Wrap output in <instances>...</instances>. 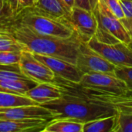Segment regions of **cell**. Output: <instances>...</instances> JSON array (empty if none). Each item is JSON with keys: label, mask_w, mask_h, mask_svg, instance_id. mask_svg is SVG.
Wrapping results in <instances>:
<instances>
[{"label": "cell", "mask_w": 132, "mask_h": 132, "mask_svg": "<svg viewBox=\"0 0 132 132\" xmlns=\"http://www.w3.org/2000/svg\"><path fill=\"white\" fill-rule=\"evenodd\" d=\"M0 32L20 44L26 50L35 54L53 56L76 64L80 43L75 34L70 38H58L36 33L12 20L7 15L0 18Z\"/></svg>", "instance_id": "1"}, {"label": "cell", "mask_w": 132, "mask_h": 132, "mask_svg": "<svg viewBox=\"0 0 132 132\" xmlns=\"http://www.w3.org/2000/svg\"><path fill=\"white\" fill-rule=\"evenodd\" d=\"M62 92L61 97L40 104L50 110L55 118H70L86 123L118 113L114 108L99 104L80 94L72 91Z\"/></svg>", "instance_id": "2"}, {"label": "cell", "mask_w": 132, "mask_h": 132, "mask_svg": "<svg viewBox=\"0 0 132 132\" xmlns=\"http://www.w3.org/2000/svg\"><path fill=\"white\" fill-rule=\"evenodd\" d=\"M8 16L15 22L25 26L32 31L41 35L67 39L70 38L76 34L67 22L34 13L29 9L15 16Z\"/></svg>", "instance_id": "3"}, {"label": "cell", "mask_w": 132, "mask_h": 132, "mask_svg": "<svg viewBox=\"0 0 132 132\" xmlns=\"http://www.w3.org/2000/svg\"><path fill=\"white\" fill-rule=\"evenodd\" d=\"M67 22L79 39L86 43L94 36L98 26L97 18L93 11L77 6H74L69 12Z\"/></svg>", "instance_id": "4"}, {"label": "cell", "mask_w": 132, "mask_h": 132, "mask_svg": "<svg viewBox=\"0 0 132 132\" xmlns=\"http://www.w3.org/2000/svg\"><path fill=\"white\" fill-rule=\"evenodd\" d=\"M77 67L84 74L102 73L114 75L115 65L93 50L86 43H81L77 56Z\"/></svg>", "instance_id": "5"}, {"label": "cell", "mask_w": 132, "mask_h": 132, "mask_svg": "<svg viewBox=\"0 0 132 132\" xmlns=\"http://www.w3.org/2000/svg\"><path fill=\"white\" fill-rule=\"evenodd\" d=\"M87 45L110 63L117 66H132V50L129 45L121 41L107 44L93 37Z\"/></svg>", "instance_id": "6"}, {"label": "cell", "mask_w": 132, "mask_h": 132, "mask_svg": "<svg viewBox=\"0 0 132 132\" xmlns=\"http://www.w3.org/2000/svg\"><path fill=\"white\" fill-rule=\"evenodd\" d=\"M19 69L26 77L38 84H53L56 77L46 65L36 59L31 52L26 50L22 52Z\"/></svg>", "instance_id": "7"}, {"label": "cell", "mask_w": 132, "mask_h": 132, "mask_svg": "<svg viewBox=\"0 0 132 132\" xmlns=\"http://www.w3.org/2000/svg\"><path fill=\"white\" fill-rule=\"evenodd\" d=\"M93 12L97 18L99 26L114 36L118 40L127 44L131 42V37L121 20L108 9L101 0H97L93 9Z\"/></svg>", "instance_id": "8"}, {"label": "cell", "mask_w": 132, "mask_h": 132, "mask_svg": "<svg viewBox=\"0 0 132 132\" xmlns=\"http://www.w3.org/2000/svg\"><path fill=\"white\" fill-rule=\"evenodd\" d=\"M53 118H55L53 113L39 104L19 105L0 108V119L50 121Z\"/></svg>", "instance_id": "9"}, {"label": "cell", "mask_w": 132, "mask_h": 132, "mask_svg": "<svg viewBox=\"0 0 132 132\" xmlns=\"http://www.w3.org/2000/svg\"><path fill=\"white\" fill-rule=\"evenodd\" d=\"M32 54L36 59L46 65L53 72L56 77L73 83H80L84 73L80 70L76 64H73L64 60L53 56L35 53Z\"/></svg>", "instance_id": "10"}, {"label": "cell", "mask_w": 132, "mask_h": 132, "mask_svg": "<svg viewBox=\"0 0 132 132\" xmlns=\"http://www.w3.org/2000/svg\"><path fill=\"white\" fill-rule=\"evenodd\" d=\"M79 84L87 88L107 90L127 88L125 84L114 75L102 73H85Z\"/></svg>", "instance_id": "11"}, {"label": "cell", "mask_w": 132, "mask_h": 132, "mask_svg": "<svg viewBox=\"0 0 132 132\" xmlns=\"http://www.w3.org/2000/svg\"><path fill=\"white\" fill-rule=\"evenodd\" d=\"M25 96L40 105L61 97L63 96V92L56 84L39 83L26 91Z\"/></svg>", "instance_id": "12"}, {"label": "cell", "mask_w": 132, "mask_h": 132, "mask_svg": "<svg viewBox=\"0 0 132 132\" xmlns=\"http://www.w3.org/2000/svg\"><path fill=\"white\" fill-rule=\"evenodd\" d=\"M29 9L41 15L67 22L69 12L60 0H36L34 5Z\"/></svg>", "instance_id": "13"}, {"label": "cell", "mask_w": 132, "mask_h": 132, "mask_svg": "<svg viewBox=\"0 0 132 132\" xmlns=\"http://www.w3.org/2000/svg\"><path fill=\"white\" fill-rule=\"evenodd\" d=\"M49 121L45 120L0 119V132H42Z\"/></svg>", "instance_id": "14"}, {"label": "cell", "mask_w": 132, "mask_h": 132, "mask_svg": "<svg viewBox=\"0 0 132 132\" xmlns=\"http://www.w3.org/2000/svg\"><path fill=\"white\" fill-rule=\"evenodd\" d=\"M84 124L70 118H53L42 132H83Z\"/></svg>", "instance_id": "15"}, {"label": "cell", "mask_w": 132, "mask_h": 132, "mask_svg": "<svg viewBox=\"0 0 132 132\" xmlns=\"http://www.w3.org/2000/svg\"><path fill=\"white\" fill-rule=\"evenodd\" d=\"M37 84L38 83L31 80H0V91L25 96L26 91L36 86Z\"/></svg>", "instance_id": "16"}, {"label": "cell", "mask_w": 132, "mask_h": 132, "mask_svg": "<svg viewBox=\"0 0 132 132\" xmlns=\"http://www.w3.org/2000/svg\"><path fill=\"white\" fill-rule=\"evenodd\" d=\"M117 114L84 123L83 132H114Z\"/></svg>", "instance_id": "17"}, {"label": "cell", "mask_w": 132, "mask_h": 132, "mask_svg": "<svg viewBox=\"0 0 132 132\" xmlns=\"http://www.w3.org/2000/svg\"><path fill=\"white\" fill-rule=\"evenodd\" d=\"M29 104H38L24 95L0 91V108Z\"/></svg>", "instance_id": "18"}, {"label": "cell", "mask_w": 132, "mask_h": 132, "mask_svg": "<svg viewBox=\"0 0 132 132\" xmlns=\"http://www.w3.org/2000/svg\"><path fill=\"white\" fill-rule=\"evenodd\" d=\"M36 0H6L5 15L15 16L24 10L32 8Z\"/></svg>", "instance_id": "19"}, {"label": "cell", "mask_w": 132, "mask_h": 132, "mask_svg": "<svg viewBox=\"0 0 132 132\" xmlns=\"http://www.w3.org/2000/svg\"><path fill=\"white\" fill-rule=\"evenodd\" d=\"M22 51H0V66L19 67Z\"/></svg>", "instance_id": "20"}, {"label": "cell", "mask_w": 132, "mask_h": 132, "mask_svg": "<svg viewBox=\"0 0 132 132\" xmlns=\"http://www.w3.org/2000/svg\"><path fill=\"white\" fill-rule=\"evenodd\" d=\"M114 132H132V114L118 112Z\"/></svg>", "instance_id": "21"}, {"label": "cell", "mask_w": 132, "mask_h": 132, "mask_svg": "<svg viewBox=\"0 0 132 132\" xmlns=\"http://www.w3.org/2000/svg\"><path fill=\"white\" fill-rule=\"evenodd\" d=\"M114 76L122 80L128 89L132 90V66H117Z\"/></svg>", "instance_id": "22"}, {"label": "cell", "mask_w": 132, "mask_h": 132, "mask_svg": "<svg viewBox=\"0 0 132 132\" xmlns=\"http://www.w3.org/2000/svg\"><path fill=\"white\" fill-rule=\"evenodd\" d=\"M22 51L25 49L9 36L0 32V51Z\"/></svg>", "instance_id": "23"}, {"label": "cell", "mask_w": 132, "mask_h": 132, "mask_svg": "<svg viewBox=\"0 0 132 132\" xmlns=\"http://www.w3.org/2000/svg\"><path fill=\"white\" fill-rule=\"evenodd\" d=\"M0 80H26V77L19 68H0Z\"/></svg>", "instance_id": "24"}, {"label": "cell", "mask_w": 132, "mask_h": 132, "mask_svg": "<svg viewBox=\"0 0 132 132\" xmlns=\"http://www.w3.org/2000/svg\"><path fill=\"white\" fill-rule=\"evenodd\" d=\"M120 2L125 15V17L120 20L128 32L132 25V0H120Z\"/></svg>", "instance_id": "25"}, {"label": "cell", "mask_w": 132, "mask_h": 132, "mask_svg": "<svg viewBox=\"0 0 132 132\" xmlns=\"http://www.w3.org/2000/svg\"><path fill=\"white\" fill-rule=\"evenodd\" d=\"M94 37L99 42L107 44H113L120 42V40H118L114 36L99 25L97 26V29Z\"/></svg>", "instance_id": "26"}, {"label": "cell", "mask_w": 132, "mask_h": 132, "mask_svg": "<svg viewBox=\"0 0 132 132\" xmlns=\"http://www.w3.org/2000/svg\"><path fill=\"white\" fill-rule=\"evenodd\" d=\"M108 9L119 19L125 17L120 0H101Z\"/></svg>", "instance_id": "27"}, {"label": "cell", "mask_w": 132, "mask_h": 132, "mask_svg": "<svg viewBox=\"0 0 132 132\" xmlns=\"http://www.w3.org/2000/svg\"><path fill=\"white\" fill-rule=\"evenodd\" d=\"M97 0H75V6L93 11L94 7L97 4Z\"/></svg>", "instance_id": "28"}, {"label": "cell", "mask_w": 132, "mask_h": 132, "mask_svg": "<svg viewBox=\"0 0 132 132\" xmlns=\"http://www.w3.org/2000/svg\"><path fill=\"white\" fill-rule=\"evenodd\" d=\"M60 2L68 12H70L75 6V0H60Z\"/></svg>", "instance_id": "29"}, {"label": "cell", "mask_w": 132, "mask_h": 132, "mask_svg": "<svg viewBox=\"0 0 132 132\" xmlns=\"http://www.w3.org/2000/svg\"><path fill=\"white\" fill-rule=\"evenodd\" d=\"M5 13H6L5 8L2 7V6H1V5H0V18H1V17H2L3 15H5Z\"/></svg>", "instance_id": "30"}, {"label": "cell", "mask_w": 132, "mask_h": 132, "mask_svg": "<svg viewBox=\"0 0 132 132\" xmlns=\"http://www.w3.org/2000/svg\"><path fill=\"white\" fill-rule=\"evenodd\" d=\"M0 5L2 7L5 8V5H6V0H0Z\"/></svg>", "instance_id": "31"}, {"label": "cell", "mask_w": 132, "mask_h": 132, "mask_svg": "<svg viewBox=\"0 0 132 132\" xmlns=\"http://www.w3.org/2000/svg\"><path fill=\"white\" fill-rule=\"evenodd\" d=\"M128 32H129V34H130V36H131V40H132V25H131V29H129V31H128Z\"/></svg>", "instance_id": "32"}, {"label": "cell", "mask_w": 132, "mask_h": 132, "mask_svg": "<svg viewBox=\"0 0 132 132\" xmlns=\"http://www.w3.org/2000/svg\"><path fill=\"white\" fill-rule=\"evenodd\" d=\"M0 68H10V67H4V66H0Z\"/></svg>", "instance_id": "33"}, {"label": "cell", "mask_w": 132, "mask_h": 132, "mask_svg": "<svg viewBox=\"0 0 132 132\" xmlns=\"http://www.w3.org/2000/svg\"><path fill=\"white\" fill-rule=\"evenodd\" d=\"M128 45H129L130 48H131V50H132V40H131V43H129Z\"/></svg>", "instance_id": "34"}]
</instances>
